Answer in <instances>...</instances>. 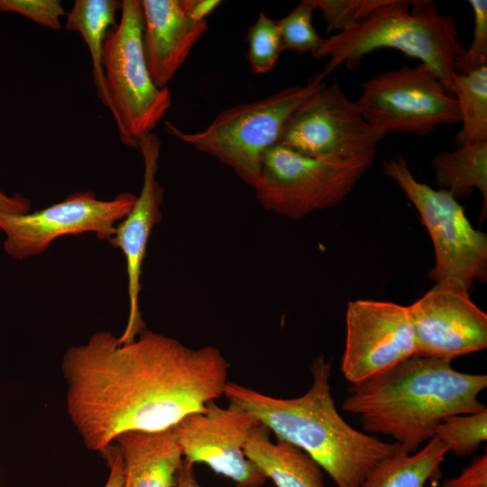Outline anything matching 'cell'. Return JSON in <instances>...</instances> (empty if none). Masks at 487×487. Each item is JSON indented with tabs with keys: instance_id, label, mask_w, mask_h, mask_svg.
<instances>
[{
	"instance_id": "obj_1",
	"label": "cell",
	"mask_w": 487,
	"mask_h": 487,
	"mask_svg": "<svg viewBox=\"0 0 487 487\" xmlns=\"http://www.w3.org/2000/svg\"><path fill=\"white\" fill-rule=\"evenodd\" d=\"M229 369L212 345L194 349L146 328L129 342L99 331L63 355L67 412L85 446L101 453L122 433L169 429L205 411Z\"/></svg>"
},
{
	"instance_id": "obj_2",
	"label": "cell",
	"mask_w": 487,
	"mask_h": 487,
	"mask_svg": "<svg viewBox=\"0 0 487 487\" xmlns=\"http://www.w3.org/2000/svg\"><path fill=\"white\" fill-rule=\"evenodd\" d=\"M486 387V374L461 372L450 362L413 356L351 384L342 408L358 416L363 432L390 436L415 453L434 437L444 418L485 409L478 397Z\"/></svg>"
},
{
	"instance_id": "obj_3",
	"label": "cell",
	"mask_w": 487,
	"mask_h": 487,
	"mask_svg": "<svg viewBox=\"0 0 487 487\" xmlns=\"http://www.w3.org/2000/svg\"><path fill=\"white\" fill-rule=\"evenodd\" d=\"M331 368L323 354L316 357L310 366L312 385L298 398H274L229 381L224 395L230 404L255 416L277 439L309 455L336 487H360L372 468L400 444L384 442L344 420L331 394Z\"/></svg>"
},
{
	"instance_id": "obj_4",
	"label": "cell",
	"mask_w": 487,
	"mask_h": 487,
	"mask_svg": "<svg viewBox=\"0 0 487 487\" xmlns=\"http://www.w3.org/2000/svg\"><path fill=\"white\" fill-rule=\"evenodd\" d=\"M393 49L430 68L452 95L455 63L465 47L455 16L441 14L433 1L385 0L358 24L326 39L318 58H329L324 78L340 66L356 69L363 57Z\"/></svg>"
},
{
	"instance_id": "obj_5",
	"label": "cell",
	"mask_w": 487,
	"mask_h": 487,
	"mask_svg": "<svg viewBox=\"0 0 487 487\" xmlns=\"http://www.w3.org/2000/svg\"><path fill=\"white\" fill-rule=\"evenodd\" d=\"M325 85L317 74L306 85L289 86L255 102L223 110L200 132L184 133L169 122L166 128L170 135L216 158L253 187L266 151L279 143L295 111Z\"/></svg>"
},
{
	"instance_id": "obj_6",
	"label": "cell",
	"mask_w": 487,
	"mask_h": 487,
	"mask_svg": "<svg viewBox=\"0 0 487 487\" xmlns=\"http://www.w3.org/2000/svg\"><path fill=\"white\" fill-rule=\"evenodd\" d=\"M143 18L140 0L122 1L119 23L110 29L104 43L102 68L106 108L120 140L139 149L171 106L168 87H158L148 69L142 50Z\"/></svg>"
},
{
	"instance_id": "obj_7",
	"label": "cell",
	"mask_w": 487,
	"mask_h": 487,
	"mask_svg": "<svg viewBox=\"0 0 487 487\" xmlns=\"http://www.w3.org/2000/svg\"><path fill=\"white\" fill-rule=\"evenodd\" d=\"M370 165L309 157L278 143L264 153L253 188L265 210L299 221L314 211L339 205Z\"/></svg>"
},
{
	"instance_id": "obj_8",
	"label": "cell",
	"mask_w": 487,
	"mask_h": 487,
	"mask_svg": "<svg viewBox=\"0 0 487 487\" xmlns=\"http://www.w3.org/2000/svg\"><path fill=\"white\" fill-rule=\"evenodd\" d=\"M382 172L414 205L430 235L436 257L430 280L457 279L469 289L474 280L485 282L487 236L473 227L457 199L446 189L418 181L401 155L385 161Z\"/></svg>"
},
{
	"instance_id": "obj_9",
	"label": "cell",
	"mask_w": 487,
	"mask_h": 487,
	"mask_svg": "<svg viewBox=\"0 0 487 487\" xmlns=\"http://www.w3.org/2000/svg\"><path fill=\"white\" fill-rule=\"evenodd\" d=\"M360 87L355 106L365 121L385 135L425 136L440 125L460 123L455 97L423 63L383 72Z\"/></svg>"
},
{
	"instance_id": "obj_10",
	"label": "cell",
	"mask_w": 487,
	"mask_h": 487,
	"mask_svg": "<svg viewBox=\"0 0 487 487\" xmlns=\"http://www.w3.org/2000/svg\"><path fill=\"white\" fill-rule=\"evenodd\" d=\"M384 136L335 82L326 84L295 111L279 144L309 157L372 163Z\"/></svg>"
},
{
	"instance_id": "obj_11",
	"label": "cell",
	"mask_w": 487,
	"mask_h": 487,
	"mask_svg": "<svg viewBox=\"0 0 487 487\" xmlns=\"http://www.w3.org/2000/svg\"><path fill=\"white\" fill-rule=\"evenodd\" d=\"M137 196L122 192L111 200L96 198L93 191L75 192L63 201L25 214L0 213L4 249L22 261L44 253L57 238L94 233L109 241L116 225L129 213Z\"/></svg>"
},
{
	"instance_id": "obj_12",
	"label": "cell",
	"mask_w": 487,
	"mask_h": 487,
	"mask_svg": "<svg viewBox=\"0 0 487 487\" xmlns=\"http://www.w3.org/2000/svg\"><path fill=\"white\" fill-rule=\"evenodd\" d=\"M341 371L355 384L386 372L416 354L408 306L389 301H350L345 315Z\"/></svg>"
},
{
	"instance_id": "obj_13",
	"label": "cell",
	"mask_w": 487,
	"mask_h": 487,
	"mask_svg": "<svg viewBox=\"0 0 487 487\" xmlns=\"http://www.w3.org/2000/svg\"><path fill=\"white\" fill-rule=\"evenodd\" d=\"M260 424L250 412L233 404L224 409L213 400L205 411L186 416L173 428L185 460L208 465L236 487H261L267 477L244 454Z\"/></svg>"
},
{
	"instance_id": "obj_14",
	"label": "cell",
	"mask_w": 487,
	"mask_h": 487,
	"mask_svg": "<svg viewBox=\"0 0 487 487\" xmlns=\"http://www.w3.org/2000/svg\"><path fill=\"white\" fill-rule=\"evenodd\" d=\"M416 337L415 356L450 362L487 346V315L460 280L447 278L408 306Z\"/></svg>"
},
{
	"instance_id": "obj_15",
	"label": "cell",
	"mask_w": 487,
	"mask_h": 487,
	"mask_svg": "<svg viewBox=\"0 0 487 487\" xmlns=\"http://www.w3.org/2000/svg\"><path fill=\"white\" fill-rule=\"evenodd\" d=\"M139 150L143 161V179L140 195L129 213L116 225L108 243L120 249L125 259L127 293L129 299L128 320L121 342L134 339L145 327L139 306L141 277L146 248L153 227L161 219V207L164 190L157 179L161 140L154 133L142 138Z\"/></svg>"
},
{
	"instance_id": "obj_16",
	"label": "cell",
	"mask_w": 487,
	"mask_h": 487,
	"mask_svg": "<svg viewBox=\"0 0 487 487\" xmlns=\"http://www.w3.org/2000/svg\"><path fill=\"white\" fill-rule=\"evenodd\" d=\"M141 5L145 62L154 84L164 88L207 31V22L191 18L181 0H142Z\"/></svg>"
},
{
	"instance_id": "obj_17",
	"label": "cell",
	"mask_w": 487,
	"mask_h": 487,
	"mask_svg": "<svg viewBox=\"0 0 487 487\" xmlns=\"http://www.w3.org/2000/svg\"><path fill=\"white\" fill-rule=\"evenodd\" d=\"M114 442L122 454L123 487H174L184 459L173 427L128 431Z\"/></svg>"
},
{
	"instance_id": "obj_18",
	"label": "cell",
	"mask_w": 487,
	"mask_h": 487,
	"mask_svg": "<svg viewBox=\"0 0 487 487\" xmlns=\"http://www.w3.org/2000/svg\"><path fill=\"white\" fill-rule=\"evenodd\" d=\"M271 430L262 422L253 431L244 454L277 487H326L320 465L299 447L270 439Z\"/></svg>"
},
{
	"instance_id": "obj_19",
	"label": "cell",
	"mask_w": 487,
	"mask_h": 487,
	"mask_svg": "<svg viewBox=\"0 0 487 487\" xmlns=\"http://www.w3.org/2000/svg\"><path fill=\"white\" fill-rule=\"evenodd\" d=\"M447 453L435 436L415 453L400 445L372 468L360 487H425L428 480L440 477V466Z\"/></svg>"
},
{
	"instance_id": "obj_20",
	"label": "cell",
	"mask_w": 487,
	"mask_h": 487,
	"mask_svg": "<svg viewBox=\"0 0 487 487\" xmlns=\"http://www.w3.org/2000/svg\"><path fill=\"white\" fill-rule=\"evenodd\" d=\"M436 180L455 199L470 196L474 188L482 198L481 220L487 214V142L439 152L432 158Z\"/></svg>"
},
{
	"instance_id": "obj_21",
	"label": "cell",
	"mask_w": 487,
	"mask_h": 487,
	"mask_svg": "<svg viewBox=\"0 0 487 487\" xmlns=\"http://www.w3.org/2000/svg\"><path fill=\"white\" fill-rule=\"evenodd\" d=\"M121 8L122 1L76 0L65 23L67 31L81 35L89 50L97 97L105 106L107 99L102 68L104 43L109 30L117 25L115 16Z\"/></svg>"
},
{
	"instance_id": "obj_22",
	"label": "cell",
	"mask_w": 487,
	"mask_h": 487,
	"mask_svg": "<svg viewBox=\"0 0 487 487\" xmlns=\"http://www.w3.org/2000/svg\"><path fill=\"white\" fill-rule=\"evenodd\" d=\"M462 124L455 137L456 147L487 142V65L452 78Z\"/></svg>"
},
{
	"instance_id": "obj_23",
	"label": "cell",
	"mask_w": 487,
	"mask_h": 487,
	"mask_svg": "<svg viewBox=\"0 0 487 487\" xmlns=\"http://www.w3.org/2000/svg\"><path fill=\"white\" fill-rule=\"evenodd\" d=\"M434 436L448 452L460 457L470 455L487 439V409L444 418L436 427Z\"/></svg>"
},
{
	"instance_id": "obj_24",
	"label": "cell",
	"mask_w": 487,
	"mask_h": 487,
	"mask_svg": "<svg viewBox=\"0 0 487 487\" xmlns=\"http://www.w3.org/2000/svg\"><path fill=\"white\" fill-rule=\"evenodd\" d=\"M315 10L313 0H302L289 14L278 20L283 51L311 53L318 58L326 39L319 36L313 27Z\"/></svg>"
},
{
	"instance_id": "obj_25",
	"label": "cell",
	"mask_w": 487,
	"mask_h": 487,
	"mask_svg": "<svg viewBox=\"0 0 487 487\" xmlns=\"http://www.w3.org/2000/svg\"><path fill=\"white\" fill-rule=\"evenodd\" d=\"M245 41L248 42L247 60L252 71L266 74L273 69L283 51L278 20L261 13L250 26Z\"/></svg>"
},
{
	"instance_id": "obj_26",
	"label": "cell",
	"mask_w": 487,
	"mask_h": 487,
	"mask_svg": "<svg viewBox=\"0 0 487 487\" xmlns=\"http://www.w3.org/2000/svg\"><path fill=\"white\" fill-rule=\"evenodd\" d=\"M385 0H313L326 23V31H345L369 16Z\"/></svg>"
},
{
	"instance_id": "obj_27",
	"label": "cell",
	"mask_w": 487,
	"mask_h": 487,
	"mask_svg": "<svg viewBox=\"0 0 487 487\" xmlns=\"http://www.w3.org/2000/svg\"><path fill=\"white\" fill-rule=\"evenodd\" d=\"M473 13V33L470 47L465 48L455 63L458 74H465L487 65V1L470 0Z\"/></svg>"
},
{
	"instance_id": "obj_28",
	"label": "cell",
	"mask_w": 487,
	"mask_h": 487,
	"mask_svg": "<svg viewBox=\"0 0 487 487\" xmlns=\"http://www.w3.org/2000/svg\"><path fill=\"white\" fill-rule=\"evenodd\" d=\"M0 13L18 14L51 30H60V18L66 14L59 0H0Z\"/></svg>"
},
{
	"instance_id": "obj_29",
	"label": "cell",
	"mask_w": 487,
	"mask_h": 487,
	"mask_svg": "<svg viewBox=\"0 0 487 487\" xmlns=\"http://www.w3.org/2000/svg\"><path fill=\"white\" fill-rule=\"evenodd\" d=\"M441 487H487V455L474 457L459 475L444 482Z\"/></svg>"
},
{
	"instance_id": "obj_30",
	"label": "cell",
	"mask_w": 487,
	"mask_h": 487,
	"mask_svg": "<svg viewBox=\"0 0 487 487\" xmlns=\"http://www.w3.org/2000/svg\"><path fill=\"white\" fill-rule=\"evenodd\" d=\"M101 454L106 459L110 470L109 477L105 487H123V458L120 448L117 445H110Z\"/></svg>"
},
{
	"instance_id": "obj_31",
	"label": "cell",
	"mask_w": 487,
	"mask_h": 487,
	"mask_svg": "<svg viewBox=\"0 0 487 487\" xmlns=\"http://www.w3.org/2000/svg\"><path fill=\"white\" fill-rule=\"evenodd\" d=\"M187 14L197 21H205L220 4L218 0H181Z\"/></svg>"
},
{
	"instance_id": "obj_32",
	"label": "cell",
	"mask_w": 487,
	"mask_h": 487,
	"mask_svg": "<svg viewBox=\"0 0 487 487\" xmlns=\"http://www.w3.org/2000/svg\"><path fill=\"white\" fill-rule=\"evenodd\" d=\"M31 203L20 194L8 196L0 190V213L25 214L29 213Z\"/></svg>"
},
{
	"instance_id": "obj_33",
	"label": "cell",
	"mask_w": 487,
	"mask_h": 487,
	"mask_svg": "<svg viewBox=\"0 0 487 487\" xmlns=\"http://www.w3.org/2000/svg\"><path fill=\"white\" fill-rule=\"evenodd\" d=\"M174 487H202L196 478L194 464L183 460L177 473Z\"/></svg>"
}]
</instances>
